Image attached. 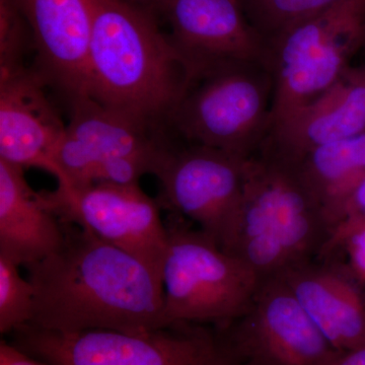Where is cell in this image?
<instances>
[{
	"instance_id": "6da1fadb",
	"label": "cell",
	"mask_w": 365,
	"mask_h": 365,
	"mask_svg": "<svg viewBox=\"0 0 365 365\" xmlns=\"http://www.w3.org/2000/svg\"><path fill=\"white\" fill-rule=\"evenodd\" d=\"M63 223L61 246L26 266L35 289L29 326L62 333L169 328L163 280L157 273L88 230Z\"/></svg>"
},
{
	"instance_id": "7a4b0ae2",
	"label": "cell",
	"mask_w": 365,
	"mask_h": 365,
	"mask_svg": "<svg viewBox=\"0 0 365 365\" xmlns=\"http://www.w3.org/2000/svg\"><path fill=\"white\" fill-rule=\"evenodd\" d=\"M86 96L125 115L167 127L192 69L153 11L125 0H91Z\"/></svg>"
},
{
	"instance_id": "3957f363",
	"label": "cell",
	"mask_w": 365,
	"mask_h": 365,
	"mask_svg": "<svg viewBox=\"0 0 365 365\" xmlns=\"http://www.w3.org/2000/svg\"><path fill=\"white\" fill-rule=\"evenodd\" d=\"M330 237L326 209L297 163L264 141L247 158L244 197L228 253L263 280L318 258Z\"/></svg>"
},
{
	"instance_id": "277c9868",
	"label": "cell",
	"mask_w": 365,
	"mask_h": 365,
	"mask_svg": "<svg viewBox=\"0 0 365 365\" xmlns=\"http://www.w3.org/2000/svg\"><path fill=\"white\" fill-rule=\"evenodd\" d=\"M273 78L266 63L230 61L196 71L167 122L182 143L244 158L271 129Z\"/></svg>"
},
{
	"instance_id": "5b68a950",
	"label": "cell",
	"mask_w": 365,
	"mask_h": 365,
	"mask_svg": "<svg viewBox=\"0 0 365 365\" xmlns=\"http://www.w3.org/2000/svg\"><path fill=\"white\" fill-rule=\"evenodd\" d=\"M162 280L168 327L230 323L245 314L261 279L235 255L172 213Z\"/></svg>"
},
{
	"instance_id": "8992f818",
	"label": "cell",
	"mask_w": 365,
	"mask_h": 365,
	"mask_svg": "<svg viewBox=\"0 0 365 365\" xmlns=\"http://www.w3.org/2000/svg\"><path fill=\"white\" fill-rule=\"evenodd\" d=\"M365 0H348L288 26L267 43L271 127L335 85L364 45ZM271 130V129H270Z\"/></svg>"
},
{
	"instance_id": "52a82bcc",
	"label": "cell",
	"mask_w": 365,
	"mask_h": 365,
	"mask_svg": "<svg viewBox=\"0 0 365 365\" xmlns=\"http://www.w3.org/2000/svg\"><path fill=\"white\" fill-rule=\"evenodd\" d=\"M14 345L50 365H223L230 361L201 328L178 325L143 332L93 329L62 333L29 325Z\"/></svg>"
},
{
	"instance_id": "ba28073f",
	"label": "cell",
	"mask_w": 365,
	"mask_h": 365,
	"mask_svg": "<svg viewBox=\"0 0 365 365\" xmlns=\"http://www.w3.org/2000/svg\"><path fill=\"white\" fill-rule=\"evenodd\" d=\"M247 158L176 139L155 176L162 207L188 218L228 251L244 197Z\"/></svg>"
},
{
	"instance_id": "9c48e42d",
	"label": "cell",
	"mask_w": 365,
	"mask_h": 365,
	"mask_svg": "<svg viewBox=\"0 0 365 365\" xmlns=\"http://www.w3.org/2000/svg\"><path fill=\"white\" fill-rule=\"evenodd\" d=\"M43 202L62 222L88 230L136 257L162 278L168 230L160 203L137 184L96 182L40 192Z\"/></svg>"
},
{
	"instance_id": "30bf717a",
	"label": "cell",
	"mask_w": 365,
	"mask_h": 365,
	"mask_svg": "<svg viewBox=\"0 0 365 365\" xmlns=\"http://www.w3.org/2000/svg\"><path fill=\"white\" fill-rule=\"evenodd\" d=\"M69 103L71 119L54 157L59 186H86L96 168L118 158L151 160L158 170L174 143L165 127L115 111L88 96Z\"/></svg>"
},
{
	"instance_id": "8fae6325",
	"label": "cell",
	"mask_w": 365,
	"mask_h": 365,
	"mask_svg": "<svg viewBox=\"0 0 365 365\" xmlns=\"http://www.w3.org/2000/svg\"><path fill=\"white\" fill-rule=\"evenodd\" d=\"M237 344L255 365H333L334 347L278 276L261 281L237 319Z\"/></svg>"
},
{
	"instance_id": "7c38bea8",
	"label": "cell",
	"mask_w": 365,
	"mask_h": 365,
	"mask_svg": "<svg viewBox=\"0 0 365 365\" xmlns=\"http://www.w3.org/2000/svg\"><path fill=\"white\" fill-rule=\"evenodd\" d=\"M155 13L193 74L223 62L266 63L267 44L239 0H158Z\"/></svg>"
},
{
	"instance_id": "4fadbf2b",
	"label": "cell",
	"mask_w": 365,
	"mask_h": 365,
	"mask_svg": "<svg viewBox=\"0 0 365 365\" xmlns=\"http://www.w3.org/2000/svg\"><path fill=\"white\" fill-rule=\"evenodd\" d=\"M47 86L29 67L0 76V160L56 177L55 153L66 124L48 97Z\"/></svg>"
},
{
	"instance_id": "5bb4252c",
	"label": "cell",
	"mask_w": 365,
	"mask_h": 365,
	"mask_svg": "<svg viewBox=\"0 0 365 365\" xmlns=\"http://www.w3.org/2000/svg\"><path fill=\"white\" fill-rule=\"evenodd\" d=\"M340 351L365 342V279L335 256L302 262L277 275Z\"/></svg>"
},
{
	"instance_id": "9a60e30c",
	"label": "cell",
	"mask_w": 365,
	"mask_h": 365,
	"mask_svg": "<svg viewBox=\"0 0 365 365\" xmlns=\"http://www.w3.org/2000/svg\"><path fill=\"white\" fill-rule=\"evenodd\" d=\"M32 31L37 71L68 98L86 96L91 0H14Z\"/></svg>"
},
{
	"instance_id": "2e32d148",
	"label": "cell",
	"mask_w": 365,
	"mask_h": 365,
	"mask_svg": "<svg viewBox=\"0 0 365 365\" xmlns=\"http://www.w3.org/2000/svg\"><path fill=\"white\" fill-rule=\"evenodd\" d=\"M365 131V66H350L311 104L271 127L265 143L284 157L309 151Z\"/></svg>"
},
{
	"instance_id": "e0dca14e",
	"label": "cell",
	"mask_w": 365,
	"mask_h": 365,
	"mask_svg": "<svg viewBox=\"0 0 365 365\" xmlns=\"http://www.w3.org/2000/svg\"><path fill=\"white\" fill-rule=\"evenodd\" d=\"M64 237V223L31 188L24 169L0 160V255L32 265L54 253Z\"/></svg>"
},
{
	"instance_id": "ac0fdd59",
	"label": "cell",
	"mask_w": 365,
	"mask_h": 365,
	"mask_svg": "<svg viewBox=\"0 0 365 365\" xmlns=\"http://www.w3.org/2000/svg\"><path fill=\"white\" fill-rule=\"evenodd\" d=\"M294 160L329 220L331 210L365 177V131L319 146Z\"/></svg>"
},
{
	"instance_id": "d6986e66",
	"label": "cell",
	"mask_w": 365,
	"mask_h": 365,
	"mask_svg": "<svg viewBox=\"0 0 365 365\" xmlns=\"http://www.w3.org/2000/svg\"><path fill=\"white\" fill-rule=\"evenodd\" d=\"M266 44L288 26L348 0H239Z\"/></svg>"
},
{
	"instance_id": "ffe728a7",
	"label": "cell",
	"mask_w": 365,
	"mask_h": 365,
	"mask_svg": "<svg viewBox=\"0 0 365 365\" xmlns=\"http://www.w3.org/2000/svg\"><path fill=\"white\" fill-rule=\"evenodd\" d=\"M14 262L0 255V332L14 333L29 325L34 314L35 289Z\"/></svg>"
},
{
	"instance_id": "44dd1931",
	"label": "cell",
	"mask_w": 365,
	"mask_h": 365,
	"mask_svg": "<svg viewBox=\"0 0 365 365\" xmlns=\"http://www.w3.org/2000/svg\"><path fill=\"white\" fill-rule=\"evenodd\" d=\"M32 31L14 0H0V76L25 68Z\"/></svg>"
},
{
	"instance_id": "7402d4cb",
	"label": "cell",
	"mask_w": 365,
	"mask_h": 365,
	"mask_svg": "<svg viewBox=\"0 0 365 365\" xmlns=\"http://www.w3.org/2000/svg\"><path fill=\"white\" fill-rule=\"evenodd\" d=\"M331 237L321 257L334 256L348 237L365 225V177L331 210Z\"/></svg>"
},
{
	"instance_id": "603a6c76",
	"label": "cell",
	"mask_w": 365,
	"mask_h": 365,
	"mask_svg": "<svg viewBox=\"0 0 365 365\" xmlns=\"http://www.w3.org/2000/svg\"><path fill=\"white\" fill-rule=\"evenodd\" d=\"M342 249L347 250L351 267L365 279V225L352 232Z\"/></svg>"
},
{
	"instance_id": "cb8c5ba5",
	"label": "cell",
	"mask_w": 365,
	"mask_h": 365,
	"mask_svg": "<svg viewBox=\"0 0 365 365\" xmlns=\"http://www.w3.org/2000/svg\"><path fill=\"white\" fill-rule=\"evenodd\" d=\"M0 365H50L23 351L13 343L1 341Z\"/></svg>"
},
{
	"instance_id": "d4e9b609",
	"label": "cell",
	"mask_w": 365,
	"mask_h": 365,
	"mask_svg": "<svg viewBox=\"0 0 365 365\" xmlns=\"http://www.w3.org/2000/svg\"><path fill=\"white\" fill-rule=\"evenodd\" d=\"M333 365H365V342L343 353Z\"/></svg>"
},
{
	"instance_id": "484cf974",
	"label": "cell",
	"mask_w": 365,
	"mask_h": 365,
	"mask_svg": "<svg viewBox=\"0 0 365 365\" xmlns=\"http://www.w3.org/2000/svg\"><path fill=\"white\" fill-rule=\"evenodd\" d=\"M125 1L130 2L132 4H135L143 9H148V11H153L155 14V9H157V4L158 0H125Z\"/></svg>"
},
{
	"instance_id": "4316f807",
	"label": "cell",
	"mask_w": 365,
	"mask_h": 365,
	"mask_svg": "<svg viewBox=\"0 0 365 365\" xmlns=\"http://www.w3.org/2000/svg\"><path fill=\"white\" fill-rule=\"evenodd\" d=\"M223 365H255L253 364H251V362H249V364H232V362L228 361L227 364H225Z\"/></svg>"
},
{
	"instance_id": "83f0119b",
	"label": "cell",
	"mask_w": 365,
	"mask_h": 365,
	"mask_svg": "<svg viewBox=\"0 0 365 365\" xmlns=\"http://www.w3.org/2000/svg\"><path fill=\"white\" fill-rule=\"evenodd\" d=\"M362 49L365 51V23H364V45H362Z\"/></svg>"
}]
</instances>
